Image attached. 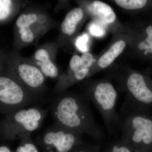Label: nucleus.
<instances>
[{"label":"nucleus","instance_id":"obj_4","mask_svg":"<svg viewBox=\"0 0 152 152\" xmlns=\"http://www.w3.org/2000/svg\"><path fill=\"white\" fill-rule=\"evenodd\" d=\"M89 94L87 98L99 112L108 132L117 137L121 116L116 110L118 93L113 86L110 82H100Z\"/></svg>","mask_w":152,"mask_h":152},{"label":"nucleus","instance_id":"obj_8","mask_svg":"<svg viewBox=\"0 0 152 152\" xmlns=\"http://www.w3.org/2000/svg\"><path fill=\"white\" fill-rule=\"evenodd\" d=\"M18 74L23 83L33 91H38L44 84L43 74L34 66L27 64L20 65L18 68Z\"/></svg>","mask_w":152,"mask_h":152},{"label":"nucleus","instance_id":"obj_14","mask_svg":"<svg viewBox=\"0 0 152 152\" xmlns=\"http://www.w3.org/2000/svg\"><path fill=\"white\" fill-rule=\"evenodd\" d=\"M102 152H144L133 148L120 139L109 143Z\"/></svg>","mask_w":152,"mask_h":152},{"label":"nucleus","instance_id":"obj_20","mask_svg":"<svg viewBox=\"0 0 152 152\" xmlns=\"http://www.w3.org/2000/svg\"><path fill=\"white\" fill-rule=\"evenodd\" d=\"M12 2L10 0H0V20H5L11 14Z\"/></svg>","mask_w":152,"mask_h":152},{"label":"nucleus","instance_id":"obj_11","mask_svg":"<svg viewBox=\"0 0 152 152\" xmlns=\"http://www.w3.org/2000/svg\"><path fill=\"white\" fill-rule=\"evenodd\" d=\"M83 15V11L80 8L74 9L68 13L61 25L63 32L68 35L72 34Z\"/></svg>","mask_w":152,"mask_h":152},{"label":"nucleus","instance_id":"obj_17","mask_svg":"<svg viewBox=\"0 0 152 152\" xmlns=\"http://www.w3.org/2000/svg\"><path fill=\"white\" fill-rule=\"evenodd\" d=\"M147 37L138 45V48L141 51H145V54H152V25H150L146 29Z\"/></svg>","mask_w":152,"mask_h":152},{"label":"nucleus","instance_id":"obj_7","mask_svg":"<svg viewBox=\"0 0 152 152\" xmlns=\"http://www.w3.org/2000/svg\"><path fill=\"white\" fill-rule=\"evenodd\" d=\"M129 95L123 103L121 113L133 110L150 111L152 107V88L142 75L134 73L126 82Z\"/></svg>","mask_w":152,"mask_h":152},{"label":"nucleus","instance_id":"obj_1","mask_svg":"<svg viewBox=\"0 0 152 152\" xmlns=\"http://www.w3.org/2000/svg\"><path fill=\"white\" fill-rule=\"evenodd\" d=\"M89 102L86 97L64 95L53 100L50 110L58 124L98 140H105V134L95 121Z\"/></svg>","mask_w":152,"mask_h":152},{"label":"nucleus","instance_id":"obj_22","mask_svg":"<svg viewBox=\"0 0 152 152\" xmlns=\"http://www.w3.org/2000/svg\"><path fill=\"white\" fill-rule=\"evenodd\" d=\"M90 33L95 37H100L104 36L105 33V30L102 26L96 23H93L89 28Z\"/></svg>","mask_w":152,"mask_h":152},{"label":"nucleus","instance_id":"obj_24","mask_svg":"<svg viewBox=\"0 0 152 152\" xmlns=\"http://www.w3.org/2000/svg\"><path fill=\"white\" fill-rule=\"evenodd\" d=\"M94 61L93 56L88 53H84L81 57V64L83 67L89 69Z\"/></svg>","mask_w":152,"mask_h":152},{"label":"nucleus","instance_id":"obj_18","mask_svg":"<svg viewBox=\"0 0 152 152\" xmlns=\"http://www.w3.org/2000/svg\"><path fill=\"white\" fill-rule=\"evenodd\" d=\"M37 16L35 14L23 15L19 17L16 21L17 26L20 29L29 27V26L37 21Z\"/></svg>","mask_w":152,"mask_h":152},{"label":"nucleus","instance_id":"obj_12","mask_svg":"<svg viewBox=\"0 0 152 152\" xmlns=\"http://www.w3.org/2000/svg\"><path fill=\"white\" fill-rule=\"evenodd\" d=\"M126 46V42L124 41L120 40L116 42L100 58L98 61V65L102 68L108 66L122 53Z\"/></svg>","mask_w":152,"mask_h":152},{"label":"nucleus","instance_id":"obj_25","mask_svg":"<svg viewBox=\"0 0 152 152\" xmlns=\"http://www.w3.org/2000/svg\"><path fill=\"white\" fill-rule=\"evenodd\" d=\"M37 20L38 22L40 23H44L46 22L47 18L44 15H39V16L37 17Z\"/></svg>","mask_w":152,"mask_h":152},{"label":"nucleus","instance_id":"obj_13","mask_svg":"<svg viewBox=\"0 0 152 152\" xmlns=\"http://www.w3.org/2000/svg\"><path fill=\"white\" fill-rule=\"evenodd\" d=\"M70 67L74 73L75 80L81 81L83 80L88 74L89 69L83 67L81 64V57L75 55L70 62Z\"/></svg>","mask_w":152,"mask_h":152},{"label":"nucleus","instance_id":"obj_3","mask_svg":"<svg viewBox=\"0 0 152 152\" xmlns=\"http://www.w3.org/2000/svg\"><path fill=\"white\" fill-rule=\"evenodd\" d=\"M48 112V110L34 106L6 115L0 121V136L10 141L21 140L40 127Z\"/></svg>","mask_w":152,"mask_h":152},{"label":"nucleus","instance_id":"obj_23","mask_svg":"<svg viewBox=\"0 0 152 152\" xmlns=\"http://www.w3.org/2000/svg\"><path fill=\"white\" fill-rule=\"evenodd\" d=\"M21 37L24 42H31L34 39V34L30 29L29 27L25 28L20 29Z\"/></svg>","mask_w":152,"mask_h":152},{"label":"nucleus","instance_id":"obj_6","mask_svg":"<svg viewBox=\"0 0 152 152\" xmlns=\"http://www.w3.org/2000/svg\"><path fill=\"white\" fill-rule=\"evenodd\" d=\"M38 99L25 91L12 78L0 76V113L9 115L37 102Z\"/></svg>","mask_w":152,"mask_h":152},{"label":"nucleus","instance_id":"obj_10","mask_svg":"<svg viewBox=\"0 0 152 152\" xmlns=\"http://www.w3.org/2000/svg\"><path fill=\"white\" fill-rule=\"evenodd\" d=\"M35 58L38 61L37 64L40 66L42 73L47 77L56 78L58 75V70L50 60L46 50L39 49L36 52Z\"/></svg>","mask_w":152,"mask_h":152},{"label":"nucleus","instance_id":"obj_15","mask_svg":"<svg viewBox=\"0 0 152 152\" xmlns=\"http://www.w3.org/2000/svg\"><path fill=\"white\" fill-rule=\"evenodd\" d=\"M15 152H40L35 142L33 140L31 134L20 140Z\"/></svg>","mask_w":152,"mask_h":152},{"label":"nucleus","instance_id":"obj_26","mask_svg":"<svg viewBox=\"0 0 152 152\" xmlns=\"http://www.w3.org/2000/svg\"><path fill=\"white\" fill-rule=\"evenodd\" d=\"M0 152H12L10 149L6 146H0Z\"/></svg>","mask_w":152,"mask_h":152},{"label":"nucleus","instance_id":"obj_21","mask_svg":"<svg viewBox=\"0 0 152 152\" xmlns=\"http://www.w3.org/2000/svg\"><path fill=\"white\" fill-rule=\"evenodd\" d=\"M88 36L86 34L78 37L76 41V47L81 51L86 53L88 51Z\"/></svg>","mask_w":152,"mask_h":152},{"label":"nucleus","instance_id":"obj_5","mask_svg":"<svg viewBox=\"0 0 152 152\" xmlns=\"http://www.w3.org/2000/svg\"><path fill=\"white\" fill-rule=\"evenodd\" d=\"M83 135L55 123L35 142L41 152H70L83 142Z\"/></svg>","mask_w":152,"mask_h":152},{"label":"nucleus","instance_id":"obj_16","mask_svg":"<svg viewBox=\"0 0 152 152\" xmlns=\"http://www.w3.org/2000/svg\"><path fill=\"white\" fill-rule=\"evenodd\" d=\"M118 5L127 10H137L144 7L146 4L145 0H116Z\"/></svg>","mask_w":152,"mask_h":152},{"label":"nucleus","instance_id":"obj_19","mask_svg":"<svg viewBox=\"0 0 152 152\" xmlns=\"http://www.w3.org/2000/svg\"><path fill=\"white\" fill-rule=\"evenodd\" d=\"M70 152H102L101 147L98 144H90L82 142Z\"/></svg>","mask_w":152,"mask_h":152},{"label":"nucleus","instance_id":"obj_9","mask_svg":"<svg viewBox=\"0 0 152 152\" xmlns=\"http://www.w3.org/2000/svg\"><path fill=\"white\" fill-rule=\"evenodd\" d=\"M89 10L93 15L104 23H112L115 20L116 15L113 9L103 2L94 1L90 6Z\"/></svg>","mask_w":152,"mask_h":152},{"label":"nucleus","instance_id":"obj_2","mask_svg":"<svg viewBox=\"0 0 152 152\" xmlns=\"http://www.w3.org/2000/svg\"><path fill=\"white\" fill-rule=\"evenodd\" d=\"M120 140L144 152L152 148V114L140 110L120 113Z\"/></svg>","mask_w":152,"mask_h":152}]
</instances>
